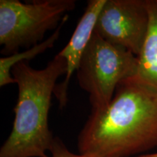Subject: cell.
Returning a JSON list of instances; mask_svg holds the SVG:
<instances>
[{"mask_svg":"<svg viewBox=\"0 0 157 157\" xmlns=\"http://www.w3.org/2000/svg\"><path fill=\"white\" fill-rule=\"evenodd\" d=\"M77 147L100 157H135L157 147V92L135 76L120 82L107 107L91 111Z\"/></svg>","mask_w":157,"mask_h":157,"instance_id":"1","label":"cell"},{"mask_svg":"<svg viewBox=\"0 0 157 157\" xmlns=\"http://www.w3.org/2000/svg\"><path fill=\"white\" fill-rule=\"evenodd\" d=\"M66 72V60L58 54L43 69H34L29 61L13 68L18 98L13 129L1 147L0 157H48L55 139L48 124L51 99L57 80Z\"/></svg>","mask_w":157,"mask_h":157,"instance_id":"2","label":"cell"},{"mask_svg":"<svg viewBox=\"0 0 157 157\" xmlns=\"http://www.w3.org/2000/svg\"><path fill=\"white\" fill-rule=\"evenodd\" d=\"M137 56L94 31L76 70L79 87L89 95L92 111L104 109L119 84L136 75Z\"/></svg>","mask_w":157,"mask_h":157,"instance_id":"3","label":"cell"},{"mask_svg":"<svg viewBox=\"0 0 157 157\" xmlns=\"http://www.w3.org/2000/svg\"><path fill=\"white\" fill-rule=\"evenodd\" d=\"M75 7V0H0L1 53L9 56L42 42L47 31L58 29Z\"/></svg>","mask_w":157,"mask_h":157,"instance_id":"4","label":"cell"},{"mask_svg":"<svg viewBox=\"0 0 157 157\" xmlns=\"http://www.w3.org/2000/svg\"><path fill=\"white\" fill-rule=\"evenodd\" d=\"M148 24L146 0H106L94 31L107 42L138 56Z\"/></svg>","mask_w":157,"mask_h":157,"instance_id":"5","label":"cell"},{"mask_svg":"<svg viewBox=\"0 0 157 157\" xmlns=\"http://www.w3.org/2000/svg\"><path fill=\"white\" fill-rule=\"evenodd\" d=\"M106 0H89L84 13L77 23L69 42L58 55L67 63V72L61 83L57 84L54 95L63 109L68 102V89L71 77L76 71L80 60L93 35L96 21Z\"/></svg>","mask_w":157,"mask_h":157,"instance_id":"6","label":"cell"},{"mask_svg":"<svg viewBox=\"0 0 157 157\" xmlns=\"http://www.w3.org/2000/svg\"><path fill=\"white\" fill-rule=\"evenodd\" d=\"M149 15L147 34L137 56L135 76L157 92V0H146Z\"/></svg>","mask_w":157,"mask_h":157,"instance_id":"7","label":"cell"},{"mask_svg":"<svg viewBox=\"0 0 157 157\" xmlns=\"http://www.w3.org/2000/svg\"><path fill=\"white\" fill-rule=\"evenodd\" d=\"M68 19V15H66L63 18L61 23L58 29H56L48 39L39 43L32 48L26 49L23 52L11 55L9 56H4L0 58V87H2L7 84H16V82L12 76V69L18 63L29 61L35 57L43 53L48 49L53 48L55 43L59 38L62 27Z\"/></svg>","mask_w":157,"mask_h":157,"instance_id":"8","label":"cell"},{"mask_svg":"<svg viewBox=\"0 0 157 157\" xmlns=\"http://www.w3.org/2000/svg\"><path fill=\"white\" fill-rule=\"evenodd\" d=\"M50 157H100L93 154H74L68 150L63 140L58 137H55L52 146L50 151Z\"/></svg>","mask_w":157,"mask_h":157,"instance_id":"9","label":"cell"},{"mask_svg":"<svg viewBox=\"0 0 157 157\" xmlns=\"http://www.w3.org/2000/svg\"><path fill=\"white\" fill-rule=\"evenodd\" d=\"M135 157H157V152L154 153V154H143Z\"/></svg>","mask_w":157,"mask_h":157,"instance_id":"10","label":"cell"}]
</instances>
